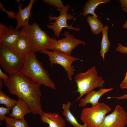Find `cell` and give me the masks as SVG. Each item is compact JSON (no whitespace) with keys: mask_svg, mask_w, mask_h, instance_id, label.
<instances>
[{"mask_svg":"<svg viewBox=\"0 0 127 127\" xmlns=\"http://www.w3.org/2000/svg\"><path fill=\"white\" fill-rule=\"evenodd\" d=\"M120 87L122 89H127V71L124 80L120 85Z\"/></svg>","mask_w":127,"mask_h":127,"instance_id":"83f0119b","label":"cell"},{"mask_svg":"<svg viewBox=\"0 0 127 127\" xmlns=\"http://www.w3.org/2000/svg\"><path fill=\"white\" fill-rule=\"evenodd\" d=\"M9 76L5 74L4 73L0 68V79H2L4 81H6L8 78Z\"/></svg>","mask_w":127,"mask_h":127,"instance_id":"f546056e","label":"cell"},{"mask_svg":"<svg viewBox=\"0 0 127 127\" xmlns=\"http://www.w3.org/2000/svg\"><path fill=\"white\" fill-rule=\"evenodd\" d=\"M122 9L126 12L127 13V10L125 8H122ZM125 24L123 26V28L124 29H127V20L125 21Z\"/></svg>","mask_w":127,"mask_h":127,"instance_id":"1f68e13d","label":"cell"},{"mask_svg":"<svg viewBox=\"0 0 127 127\" xmlns=\"http://www.w3.org/2000/svg\"><path fill=\"white\" fill-rule=\"evenodd\" d=\"M3 85V83L2 79H0V90L2 88Z\"/></svg>","mask_w":127,"mask_h":127,"instance_id":"d6a6232c","label":"cell"},{"mask_svg":"<svg viewBox=\"0 0 127 127\" xmlns=\"http://www.w3.org/2000/svg\"><path fill=\"white\" fill-rule=\"evenodd\" d=\"M8 75L4 83L9 92L24 100L32 113L40 115L43 113L40 100L41 84L21 72Z\"/></svg>","mask_w":127,"mask_h":127,"instance_id":"6da1fadb","label":"cell"},{"mask_svg":"<svg viewBox=\"0 0 127 127\" xmlns=\"http://www.w3.org/2000/svg\"><path fill=\"white\" fill-rule=\"evenodd\" d=\"M62 35L65 37L57 40L55 38H52L47 48V50L55 49L67 55L71 56L72 51L78 45H86L85 42L75 38L70 32L65 31Z\"/></svg>","mask_w":127,"mask_h":127,"instance_id":"52a82bcc","label":"cell"},{"mask_svg":"<svg viewBox=\"0 0 127 127\" xmlns=\"http://www.w3.org/2000/svg\"><path fill=\"white\" fill-rule=\"evenodd\" d=\"M121 3L122 8H125L127 10V0H119Z\"/></svg>","mask_w":127,"mask_h":127,"instance_id":"4dcf8cb0","label":"cell"},{"mask_svg":"<svg viewBox=\"0 0 127 127\" xmlns=\"http://www.w3.org/2000/svg\"><path fill=\"white\" fill-rule=\"evenodd\" d=\"M21 30L27 40L30 50L35 53L47 50L52 38L38 24L34 22L22 27Z\"/></svg>","mask_w":127,"mask_h":127,"instance_id":"3957f363","label":"cell"},{"mask_svg":"<svg viewBox=\"0 0 127 127\" xmlns=\"http://www.w3.org/2000/svg\"><path fill=\"white\" fill-rule=\"evenodd\" d=\"M40 115L41 122L48 124V127H66L65 121L58 113L44 112Z\"/></svg>","mask_w":127,"mask_h":127,"instance_id":"5bb4252c","label":"cell"},{"mask_svg":"<svg viewBox=\"0 0 127 127\" xmlns=\"http://www.w3.org/2000/svg\"><path fill=\"white\" fill-rule=\"evenodd\" d=\"M20 0H17L19 6V11L16 13L15 18L17 21V25L15 28L19 29L21 27L29 25V20L32 13L31 10L33 4L36 1V0H31L28 5L24 8H22L23 5L19 2Z\"/></svg>","mask_w":127,"mask_h":127,"instance_id":"8fae6325","label":"cell"},{"mask_svg":"<svg viewBox=\"0 0 127 127\" xmlns=\"http://www.w3.org/2000/svg\"><path fill=\"white\" fill-rule=\"evenodd\" d=\"M11 109L7 107H0V121H3L5 120L6 117L5 115L9 114Z\"/></svg>","mask_w":127,"mask_h":127,"instance_id":"cb8c5ba5","label":"cell"},{"mask_svg":"<svg viewBox=\"0 0 127 127\" xmlns=\"http://www.w3.org/2000/svg\"><path fill=\"white\" fill-rule=\"evenodd\" d=\"M16 105L12 107L10 116L14 118L20 120L24 119L27 114L32 113L31 110L26 103L20 98H18Z\"/></svg>","mask_w":127,"mask_h":127,"instance_id":"9a60e30c","label":"cell"},{"mask_svg":"<svg viewBox=\"0 0 127 127\" xmlns=\"http://www.w3.org/2000/svg\"><path fill=\"white\" fill-rule=\"evenodd\" d=\"M108 26L105 25L101 31L102 33V37L101 42V49L100 53L104 60L105 54L108 51L111 44L108 37Z\"/></svg>","mask_w":127,"mask_h":127,"instance_id":"d6986e66","label":"cell"},{"mask_svg":"<svg viewBox=\"0 0 127 127\" xmlns=\"http://www.w3.org/2000/svg\"><path fill=\"white\" fill-rule=\"evenodd\" d=\"M17 101L12 99L1 90H0V104L5 105L6 107L12 109L16 105Z\"/></svg>","mask_w":127,"mask_h":127,"instance_id":"7402d4cb","label":"cell"},{"mask_svg":"<svg viewBox=\"0 0 127 127\" xmlns=\"http://www.w3.org/2000/svg\"><path fill=\"white\" fill-rule=\"evenodd\" d=\"M111 1L110 0H89L85 4L83 8L82 15L85 16L88 14H92L97 17L98 16L94 11L97 7L102 3H107Z\"/></svg>","mask_w":127,"mask_h":127,"instance_id":"ac0fdd59","label":"cell"},{"mask_svg":"<svg viewBox=\"0 0 127 127\" xmlns=\"http://www.w3.org/2000/svg\"><path fill=\"white\" fill-rule=\"evenodd\" d=\"M87 20L93 34L96 35L101 32L104 27L103 25L97 17L89 16L87 17Z\"/></svg>","mask_w":127,"mask_h":127,"instance_id":"ffe728a7","label":"cell"},{"mask_svg":"<svg viewBox=\"0 0 127 127\" xmlns=\"http://www.w3.org/2000/svg\"><path fill=\"white\" fill-rule=\"evenodd\" d=\"M97 74V71L94 66L85 72L76 75L75 80L77 87L76 91L80 94L76 101L95 88L102 87L105 81L101 76H98Z\"/></svg>","mask_w":127,"mask_h":127,"instance_id":"277c9868","label":"cell"},{"mask_svg":"<svg viewBox=\"0 0 127 127\" xmlns=\"http://www.w3.org/2000/svg\"><path fill=\"white\" fill-rule=\"evenodd\" d=\"M22 35L21 30L14 28L13 26H10L5 34L0 39V44L10 48Z\"/></svg>","mask_w":127,"mask_h":127,"instance_id":"4fadbf2b","label":"cell"},{"mask_svg":"<svg viewBox=\"0 0 127 127\" xmlns=\"http://www.w3.org/2000/svg\"><path fill=\"white\" fill-rule=\"evenodd\" d=\"M35 53L30 50L24 56L21 72L34 81L55 90L56 86L50 79L47 71L36 58Z\"/></svg>","mask_w":127,"mask_h":127,"instance_id":"7a4b0ae2","label":"cell"},{"mask_svg":"<svg viewBox=\"0 0 127 127\" xmlns=\"http://www.w3.org/2000/svg\"><path fill=\"white\" fill-rule=\"evenodd\" d=\"M107 99H110L111 98H115L118 100H121L122 99H125L127 100V94H124L122 95L117 97H110L109 96L107 97Z\"/></svg>","mask_w":127,"mask_h":127,"instance_id":"f1b7e54d","label":"cell"},{"mask_svg":"<svg viewBox=\"0 0 127 127\" xmlns=\"http://www.w3.org/2000/svg\"><path fill=\"white\" fill-rule=\"evenodd\" d=\"M44 2L49 5L53 6L58 8H62L65 7L61 0H43Z\"/></svg>","mask_w":127,"mask_h":127,"instance_id":"603a6c76","label":"cell"},{"mask_svg":"<svg viewBox=\"0 0 127 127\" xmlns=\"http://www.w3.org/2000/svg\"><path fill=\"white\" fill-rule=\"evenodd\" d=\"M111 110L104 103H99L95 106L83 108L80 119L87 127H99L106 115Z\"/></svg>","mask_w":127,"mask_h":127,"instance_id":"8992f818","label":"cell"},{"mask_svg":"<svg viewBox=\"0 0 127 127\" xmlns=\"http://www.w3.org/2000/svg\"><path fill=\"white\" fill-rule=\"evenodd\" d=\"M127 124V113L119 105L114 111L105 116L99 127H125Z\"/></svg>","mask_w":127,"mask_h":127,"instance_id":"30bf717a","label":"cell"},{"mask_svg":"<svg viewBox=\"0 0 127 127\" xmlns=\"http://www.w3.org/2000/svg\"><path fill=\"white\" fill-rule=\"evenodd\" d=\"M0 9L3 12L5 11L7 13L8 16L10 19L15 18L16 13L14 12L13 11H8L6 10L3 7V4L0 2Z\"/></svg>","mask_w":127,"mask_h":127,"instance_id":"d4e9b609","label":"cell"},{"mask_svg":"<svg viewBox=\"0 0 127 127\" xmlns=\"http://www.w3.org/2000/svg\"><path fill=\"white\" fill-rule=\"evenodd\" d=\"M24 56L0 44V64L8 75L21 71Z\"/></svg>","mask_w":127,"mask_h":127,"instance_id":"5b68a950","label":"cell"},{"mask_svg":"<svg viewBox=\"0 0 127 127\" xmlns=\"http://www.w3.org/2000/svg\"><path fill=\"white\" fill-rule=\"evenodd\" d=\"M41 52L48 56L51 67H52L54 64L60 65L66 71L68 79L72 80V76L75 70L72 64L74 61L79 60L78 57L67 55L55 49L52 50V52L46 50Z\"/></svg>","mask_w":127,"mask_h":127,"instance_id":"ba28073f","label":"cell"},{"mask_svg":"<svg viewBox=\"0 0 127 127\" xmlns=\"http://www.w3.org/2000/svg\"><path fill=\"white\" fill-rule=\"evenodd\" d=\"M72 103L68 101L66 103L62 104V114L65 118L66 121H68L73 127H87L86 125H82L79 124L76 118L71 112L70 108Z\"/></svg>","mask_w":127,"mask_h":127,"instance_id":"2e32d148","label":"cell"},{"mask_svg":"<svg viewBox=\"0 0 127 127\" xmlns=\"http://www.w3.org/2000/svg\"><path fill=\"white\" fill-rule=\"evenodd\" d=\"M5 120L6 127H29L24 119L20 120L6 116Z\"/></svg>","mask_w":127,"mask_h":127,"instance_id":"44dd1931","label":"cell"},{"mask_svg":"<svg viewBox=\"0 0 127 127\" xmlns=\"http://www.w3.org/2000/svg\"><path fill=\"white\" fill-rule=\"evenodd\" d=\"M69 8V4H67L62 8H56V10L60 12L59 16H53L52 14H51L49 16L50 22L53 20H55V21L53 23L50 22V25H48L47 27L53 30L54 32V35L56 37H59L62 29L64 28H67L70 30H73L76 31H80L79 28H75L73 26V23L70 25H68L67 24L68 20H71L73 18L72 15L67 13Z\"/></svg>","mask_w":127,"mask_h":127,"instance_id":"9c48e42d","label":"cell"},{"mask_svg":"<svg viewBox=\"0 0 127 127\" xmlns=\"http://www.w3.org/2000/svg\"><path fill=\"white\" fill-rule=\"evenodd\" d=\"M116 50L119 51L122 53L127 54V47L123 46L121 44L118 43V47L116 48Z\"/></svg>","mask_w":127,"mask_h":127,"instance_id":"4316f807","label":"cell"},{"mask_svg":"<svg viewBox=\"0 0 127 127\" xmlns=\"http://www.w3.org/2000/svg\"><path fill=\"white\" fill-rule=\"evenodd\" d=\"M10 49L24 56L30 50L27 40L22 34Z\"/></svg>","mask_w":127,"mask_h":127,"instance_id":"e0dca14e","label":"cell"},{"mask_svg":"<svg viewBox=\"0 0 127 127\" xmlns=\"http://www.w3.org/2000/svg\"><path fill=\"white\" fill-rule=\"evenodd\" d=\"M8 27L0 23V39L2 38L7 31Z\"/></svg>","mask_w":127,"mask_h":127,"instance_id":"484cf974","label":"cell"},{"mask_svg":"<svg viewBox=\"0 0 127 127\" xmlns=\"http://www.w3.org/2000/svg\"><path fill=\"white\" fill-rule=\"evenodd\" d=\"M113 89V88L106 89L101 88L97 91L93 90L88 92L84 98L81 99L79 104V106L85 107L89 103L91 104L92 106L96 105L99 103V100L103 95Z\"/></svg>","mask_w":127,"mask_h":127,"instance_id":"7c38bea8","label":"cell"}]
</instances>
